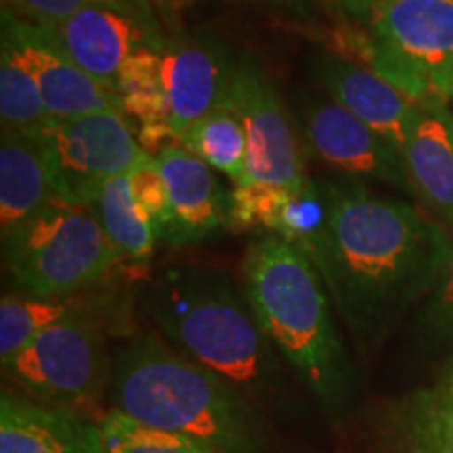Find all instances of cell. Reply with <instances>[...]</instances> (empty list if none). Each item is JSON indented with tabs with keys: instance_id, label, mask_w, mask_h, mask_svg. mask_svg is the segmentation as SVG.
Segmentation results:
<instances>
[{
	"instance_id": "44dd1931",
	"label": "cell",
	"mask_w": 453,
	"mask_h": 453,
	"mask_svg": "<svg viewBox=\"0 0 453 453\" xmlns=\"http://www.w3.org/2000/svg\"><path fill=\"white\" fill-rule=\"evenodd\" d=\"M88 208L120 263L141 265L150 260L157 237L133 200L128 174L110 180Z\"/></svg>"
},
{
	"instance_id": "603a6c76",
	"label": "cell",
	"mask_w": 453,
	"mask_h": 453,
	"mask_svg": "<svg viewBox=\"0 0 453 453\" xmlns=\"http://www.w3.org/2000/svg\"><path fill=\"white\" fill-rule=\"evenodd\" d=\"M72 311L73 307L65 298L4 294L0 300V364L7 365L38 334Z\"/></svg>"
},
{
	"instance_id": "2e32d148",
	"label": "cell",
	"mask_w": 453,
	"mask_h": 453,
	"mask_svg": "<svg viewBox=\"0 0 453 453\" xmlns=\"http://www.w3.org/2000/svg\"><path fill=\"white\" fill-rule=\"evenodd\" d=\"M403 164L411 196L433 217L453 225V111L445 101L418 104Z\"/></svg>"
},
{
	"instance_id": "4316f807",
	"label": "cell",
	"mask_w": 453,
	"mask_h": 453,
	"mask_svg": "<svg viewBox=\"0 0 453 453\" xmlns=\"http://www.w3.org/2000/svg\"><path fill=\"white\" fill-rule=\"evenodd\" d=\"M128 180L130 194H133L139 212L150 220L157 242H164L170 226V197L166 180L162 177L156 156L145 151L141 162L128 174Z\"/></svg>"
},
{
	"instance_id": "8992f818",
	"label": "cell",
	"mask_w": 453,
	"mask_h": 453,
	"mask_svg": "<svg viewBox=\"0 0 453 453\" xmlns=\"http://www.w3.org/2000/svg\"><path fill=\"white\" fill-rule=\"evenodd\" d=\"M361 65L416 104L453 97V0H384L372 17Z\"/></svg>"
},
{
	"instance_id": "52a82bcc",
	"label": "cell",
	"mask_w": 453,
	"mask_h": 453,
	"mask_svg": "<svg viewBox=\"0 0 453 453\" xmlns=\"http://www.w3.org/2000/svg\"><path fill=\"white\" fill-rule=\"evenodd\" d=\"M3 370L32 399L76 411L99 399L113 373V361L97 321L73 309L38 334Z\"/></svg>"
},
{
	"instance_id": "7a4b0ae2",
	"label": "cell",
	"mask_w": 453,
	"mask_h": 453,
	"mask_svg": "<svg viewBox=\"0 0 453 453\" xmlns=\"http://www.w3.org/2000/svg\"><path fill=\"white\" fill-rule=\"evenodd\" d=\"M243 292L283 364L330 420L353 403L357 373L319 271L281 237L260 234L242 263Z\"/></svg>"
},
{
	"instance_id": "d6986e66",
	"label": "cell",
	"mask_w": 453,
	"mask_h": 453,
	"mask_svg": "<svg viewBox=\"0 0 453 453\" xmlns=\"http://www.w3.org/2000/svg\"><path fill=\"white\" fill-rule=\"evenodd\" d=\"M116 93L122 113L137 120V139L147 154H160L174 139L168 128V90L164 50L141 49L124 64Z\"/></svg>"
},
{
	"instance_id": "e0dca14e",
	"label": "cell",
	"mask_w": 453,
	"mask_h": 453,
	"mask_svg": "<svg viewBox=\"0 0 453 453\" xmlns=\"http://www.w3.org/2000/svg\"><path fill=\"white\" fill-rule=\"evenodd\" d=\"M0 453H101L99 422L4 390L0 399Z\"/></svg>"
},
{
	"instance_id": "9c48e42d",
	"label": "cell",
	"mask_w": 453,
	"mask_h": 453,
	"mask_svg": "<svg viewBox=\"0 0 453 453\" xmlns=\"http://www.w3.org/2000/svg\"><path fill=\"white\" fill-rule=\"evenodd\" d=\"M248 134V170L237 194L294 191L311 179L294 118L257 55H242L229 97Z\"/></svg>"
},
{
	"instance_id": "4fadbf2b",
	"label": "cell",
	"mask_w": 453,
	"mask_h": 453,
	"mask_svg": "<svg viewBox=\"0 0 453 453\" xmlns=\"http://www.w3.org/2000/svg\"><path fill=\"white\" fill-rule=\"evenodd\" d=\"M240 57L211 32H177L164 49L168 128L177 143L200 118L226 101Z\"/></svg>"
},
{
	"instance_id": "7402d4cb",
	"label": "cell",
	"mask_w": 453,
	"mask_h": 453,
	"mask_svg": "<svg viewBox=\"0 0 453 453\" xmlns=\"http://www.w3.org/2000/svg\"><path fill=\"white\" fill-rule=\"evenodd\" d=\"M393 453H453V396L433 387L411 395L395 416Z\"/></svg>"
},
{
	"instance_id": "484cf974",
	"label": "cell",
	"mask_w": 453,
	"mask_h": 453,
	"mask_svg": "<svg viewBox=\"0 0 453 453\" xmlns=\"http://www.w3.org/2000/svg\"><path fill=\"white\" fill-rule=\"evenodd\" d=\"M416 334L428 353L453 357V246L437 286L418 309Z\"/></svg>"
},
{
	"instance_id": "8fae6325",
	"label": "cell",
	"mask_w": 453,
	"mask_h": 453,
	"mask_svg": "<svg viewBox=\"0 0 453 453\" xmlns=\"http://www.w3.org/2000/svg\"><path fill=\"white\" fill-rule=\"evenodd\" d=\"M47 30L73 64L113 90L130 57L141 49L164 50L170 38L157 17L116 4H90Z\"/></svg>"
},
{
	"instance_id": "d6a6232c",
	"label": "cell",
	"mask_w": 453,
	"mask_h": 453,
	"mask_svg": "<svg viewBox=\"0 0 453 453\" xmlns=\"http://www.w3.org/2000/svg\"><path fill=\"white\" fill-rule=\"evenodd\" d=\"M237 3H252V0H237Z\"/></svg>"
},
{
	"instance_id": "7c38bea8",
	"label": "cell",
	"mask_w": 453,
	"mask_h": 453,
	"mask_svg": "<svg viewBox=\"0 0 453 453\" xmlns=\"http://www.w3.org/2000/svg\"><path fill=\"white\" fill-rule=\"evenodd\" d=\"M3 44L19 57L41 88L50 120H70L87 113L122 111L118 93L78 67L47 27L21 19L3 7Z\"/></svg>"
},
{
	"instance_id": "836d02e7",
	"label": "cell",
	"mask_w": 453,
	"mask_h": 453,
	"mask_svg": "<svg viewBox=\"0 0 453 453\" xmlns=\"http://www.w3.org/2000/svg\"><path fill=\"white\" fill-rule=\"evenodd\" d=\"M449 107H451V111H453V97H451V101H449Z\"/></svg>"
},
{
	"instance_id": "f546056e",
	"label": "cell",
	"mask_w": 453,
	"mask_h": 453,
	"mask_svg": "<svg viewBox=\"0 0 453 453\" xmlns=\"http://www.w3.org/2000/svg\"><path fill=\"white\" fill-rule=\"evenodd\" d=\"M143 3H147V7L154 11L156 15H162L164 19L173 24L194 0H143Z\"/></svg>"
},
{
	"instance_id": "f1b7e54d",
	"label": "cell",
	"mask_w": 453,
	"mask_h": 453,
	"mask_svg": "<svg viewBox=\"0 0 453 453\" xmlns=\"http://www.w3.org/2000/svg\"><path fill=\"white\" fill-rule=\"evenodd\" d=\"M327 3L344 21L367 27L384 0H327Z\"/></svg>"
},
{
	"instance_id": "9a60e30c",
	"label": "cell",
	"mask_w": 453,
	"mask_h": 453,
	"mask_svg": "<svg viewBox=\"0 0 453 453\" xmlns=\"http://www.w3.org/2000/svg\"><path fill=\"white\" fill-rule=\"evenodd\" d=\"M170 197L168 246H194L231 229V191L217 170L173 143L156 154Z\"/></svg>"
},
{
	"instance_id": "cb8c5ba5",
	"label": "cell",
	"mask_w": 453,
	"mask_h": 453,
	"mask_svg": "<svg viewBox=\"0 0 453 453\" xmlns=\"http://www.w3.org/2000/svg\"><path fill=\"white\" fill-rule=\"evenodd\" d=\"M50 120L41 88L7 44L0 47V127L3 133H38Z\"/></svg>"
},
{
	"instance_id": "ffe728a7",
	"label": "cell",
	"mask_w": 453,
	"mask_h": 453,
	"mask_svg": "<svg viewBox=\"0 0 453 453\" xmlns=\"http://www.w3.org/2000/svg\"><path fill=\"white\" fill-rule=\"evenodd\" d=\"M177 143L219 174H225L234 187L246 177L248 134L240 113L229 101L191 124Z\"/></svg>"
},
{
	"instance_id": "30bf717a",
	"label": "cell",
	"mask_w": 453,
	"mask_h": 453,
	"mask_svg": "<svg viewBox=\"0 0 453 453\" xmlns=\"http://www.w3.org/2000/svg\"><path fill=\"white\" fill-rule=\"evenodd\" d=\"M296 127L304 154L342 179L411 196L403 156L326 93L304 95L300 99Z\"/></svg>"
},
{
	"instance_id": "3957f363",
	"label": "cell",
	"mask_w": 453,
	"mask_h": 453,
	"mask_svg": "<svg viewBox=\"0 0 453 453\" xmlns=\"http://www.w3.org/2000/svg\"><path fill=\"white\" fill-rule=\"evenodd\" d=\"M145 309L174 349L254 407L277 403L283 359L234 277L208 267H170L151 281Z\"/></svg>"
},
{
	"instance_id": "ba28073f",
	"label": "cell",
	"mask_w": 453,
	"mask_h": 453,
	"mask_svg": "<svg viewBox=\"0 0 453 453\" xmlns=\"http://www.w3.org/2000/svg\"><path fill=\"white\" fill-rule=\"evenodd\" d=\"M36 134L55 197L72 206H90L110 180L127 177L145 156L137 130L118 110L49 120Z\"/></svg>"
},
{
	"instance_id": "d4e9b609",
	"label": "cell",
	"mask_w": 453,
	"mask_h": 453,
	"mask_svg": "<svg viewBox=\"0 0 453 453\" xmlns=\"http://www.w3.org/2000/svg\"><path fill=\"white\" fill-rule=\"evenodd\" d=\"M99 433L101 453H220L183 434L130 420L113 407L99 420Z\"/></svg>"
},
{
	"instance_id": "4dcf8cb0",
	"label": "cell",
	"mask_w": 453,
	"mask_h": 453,
	"mask_svg": "<svg viewBox=\"0 0 453 453\" xmlns=\"http://www.w3.org/2000/svg\"><path fill=\"white\" fill-rule=\"evenodd\" d=\"M434 387L443 390L445 395L453 396V361L449 364V367H447V370H445L443 376H441V380H439L437 384H434Z\"/></svg>"
},
{
	"instance_id": "5bb4252c",
	"label": "cell",
	"mask_w": 453,
	"mask_h": 453,
	"mask_svg": "<svg viewBox=\"0 0 453 453\" xmlns=\"http://www.w3.org/2000/svg\"><path fill=\"white\" fill-rule=\"evenodd\" d=\"M307 65L321 93L359 118L373 133L387 139L399 154H403L418 111L416 101L384 81L372 67L332 50L313 55Z\"/></svg>"
},
{
	"instance_id": "5b68a950",
	"label": "cell",
	"mask_w": 453,
	"mask_h": 453,
	"mask_svg": "<svg viewBox=\"0 0 453 453\" xmlns=\"http://www.w3.org/2000/svg\"><path fill=\"white\" fill-rule=\"evenodd\" d=\"M4 267L24 294L65 298L120 265L88 206L53 200L3 237Z\"/></svg>"
},
{
	"instance_id": "6da1fadb",
	"label": "cell",
	"mask_w": 453,
	"mask_h": 453,
	"mask_svg": "<svg viewBox=\"0 0 453 453\" xmlns=\"http://www.w3.org/2000/svg\"><path fill=\"white\" fill-rule=\"evenodd\" d=\"M324 180L330 220L313 265L357 350L372 355L437 286L453 237L407 200L359 180Z\"/></svg>"
},
{
	"instance_id": "1f68e13d",
	"label": "cell",
	"mask_w": 453,
	"mask_h": 453,
	"mask_svg": "<svg viewBox=\"0 0 453 453\" xmlns=\"http://www.w3.org/2000/svg\"><path fill=\"white\" fill-rule=\"evenodd\" d=\"M120 3L128 4V7H133V9H137V11H143V13H154V11L147 7V3H143V0H120Z\"/></svg>"
},
{
	"instance_id": "83f0119b",
	"label": "cell",
	"mask_w": 453,
	"mask_h": 453,
	"mask_svg": "<svg viewBox=\"0 0 453 453\" xmlns=\"http://www.w3.org/2000/svg\"><path fill=\"white\" fill-rule=\"evenodd\" d=\"M90 4H116V7L133 9L128 7V4L120 3V0H3L4 9L13 11V13L19 15L21 19L42 27H53L57 24H61L67 17L76 15L78 11L87 9ZM137 13H143V11H137ZM143 15L157 17L154 13Z\"/></svg>"
},
{
	"instance_id": "277c9868",
	"label": "cell",
	"mask_w": 453,
	"mask_h": 453,
	"mask_svg": "<svg viewBox=\"0 0 453 453\" xmlns=\"http://www.w3.org/2000/svg\"><path fill=\"white\" fill-rule=\"evenodd\" d=\"M111 387L113 410L150 428L220 453H263L267 445L258 407L154 334L118 350Z\"/></svg>"
},
{
	"instance_id": "ac0fdd59",
	"label": "cell",
	"mask_w": 453,
	"mask_h": 453,
	"mask_svg": "<svg viewBox=\"0 0 453 453\" xmlns=\"http://www.w3.org/2000/svg\"><path fill=\"white\" fill-rule=\"evenodd\" d=\"M55 197L36 133H3L0 139V234L7 237Z\"/></svg>"
}]
</instances>
